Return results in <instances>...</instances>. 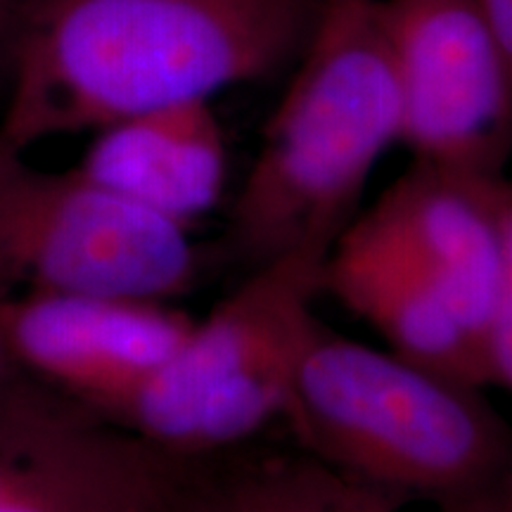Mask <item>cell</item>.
Listing matches in <instances>:
<instances>
[{
	"label": "cell",
	"instance_id": "6da1fadb",
	"mask_svg": "<svg viewBox=\"0 0 512 512\" xmlns=\"http://www.w3.org/2000/svg\"><path fill=\"white\" fill-rule=\"evenodd\" d=\"M320 0H24L0 147L211 102L299 57Z\"/></svg>",
	"mask_w": 512,
	"mask_h": 512
},
{
	"label": "cell",
	"instance_id": "7a4b0ae2",
	"mask_svg": "<svg viewBox=\"0 0 512 512\" xmlns=\"http://www.w3.org/2000/svg\"><path fill=\"white\" fill-rule=\"evenodd\" d=\"M401 102L380 0H320L299 64L233 202L228 238L249 268L328 254L361 211Z\"/></svg>",
	"mask_w": 512,
	"mask_h": 512
},
{
	"label": "cell",
	"instance_id": "3957f363",
	"mask_svg": "<svg viewBox=\"0 0 512 512\" xmlns=\"http://www.w3.org/2000/svg\"><path fill=\"white\" fill-rule=\"evenodd\" d=\"M297 448L392 498L441 510L467 501L512 458V427L482 387L375 349L316 320L283 418Z\"/></svg>",
	"mask_w": 512,
	"mask_h": 512
},
{
	"label": "cell",
	"instance_id": "277c9868",
	"mask_svg": "<svg viewBox=\"0 0 512 512\" xmlns=\"http://www.w3.org/2000/svg\"><path fill=\"white\" fill-rule=\"evenodd\" d=\"M320 252L249 268L150 380L105 418L162 456L192 460L247 446L283 418L323 294Z\"/></svg>",
	"mask_w": 512,
	"mask_h": 512
},
{
	"label": "cell",
	"instance_id": "5b68a950",
	"mask_svg": "<svg viewBox=\"0 0 512 512\" xmlns=\"http://www.w3.org/2000/svg\"><path fill=\"white\" fill-rule=\"evenodd\" d=\"M190 228L0 147V297L121 294L171 299L192 285Z\"/></svg>",
	"mask_w": 512,
	"mask_h": 512
},
{
	"label": "cell",
	"instance_id": "8992f818",
	"mask_svg": "<svg viewBox=\"0 0 512 512\" xmlns=\"http://www.w3.org/2000/svg\"><path fill=\"white\" fill-rule=\"evenodd\" d=\"M415 162L503 176L512 152V79L475 0H380Z\"/></svg>",
	"mask_w": 512,
	"mask_h": 512
},
{
	"label": "cell",
	"instance_id": "52a82bcc",
	"mask_svg": "<svg viewBox=\"0 0 512 512\" xmlns=\"http://www.w3.org/2000/svg\"><path fill=\"white\" fill-rule=\"evenodd\" d=\"M195 320L164 299L86 292L0 297V332L19 366L102 418L176 354Z\"/></svg>",
	"mask_w": 512,
	"mask_h": 512
},
{
	"label": "cell",
	"instance_id": "ba28073f",
	"mask_svg": "<svg viewBox=\"0 0 512 512\" xmlns=\"http://www.w3.org/2000/svg\"><path fill=\"white\" fill-rule=\"evenodd\" d=\"M503 178L413 162L356 216L437 287L484 356L503 280Z\"/></svg>",
	"mask_w": 512,
	"mask_h": 512
},
{
	"label": "cell",
	"instance_id": "9c48e42d",
	"mask_svg": "<svg viewBox=\"0 0 512 512\" xmlns=\"http://www.w3.org/2000/svg\"><path fill=\"white\" fill-rule=\"evenodd\" d=\"M323 294L368 323L384 349L456 380L489 384L475 332L399 249L356 219L325 256Z\"/></svg>",
	"mask_w": 512,
	"mask_h": 512
},
{
	"label": "cell",
	"instance_id": "30bf717a",
	"mask_svg": "<svg viewBox=\"0 0 512 512\" xmlns=\"http://www.w3.org/2000/svg\"><path fill=\"white\" fill-rule=\"evenodd\" d=\"M74 169L190 228L223 197L228 150L211 102H183L95 131Z\"/></svg>",
	"mask_w": 512,
	"mask_h": 512
},
{
	"label": "cell",
	"instance_id": "8fae6325",
	"mask_svg": "<svg viewBox=\"0 0 512 512\" xmlns=\"http://www.w3.org/2000/svg\"><path fill=\"white\" fill-rule=\"evenodd\" d=\"M164 512H399V505L302 448L240 446L207 458H174Z\"/></svg>",
	"mask_w": 512,
	"mask_h": 512
},
{
	"label": "cell",
	"instance_id": "7c38bea8",
	"mask_svg": "<svg viewBox=\"0 0 512 512\" xmlns=\"http://www.w3.org/2000/svg\"><path fill=\"white\" fill-rule=\"evenodd\" d=\"M0 512H119L110 484L88 460L27 463L0 453Z\"/></svg>",
	"mask_w": 512,
	"mask_h": 512
},
{
	"label": "cell",
	"instance_id": "4fadbf2b",
	"mask_svg": "<svg viewBox=\"0 0 512 512\" xmlns=\"http://www.w3.org/2000/svg\"><path fill=\"white\" fill-rule=\"evenodd\" d=\"M17 363L0 332V453L24 458L57 430L67 403Z\"/></svg>",
	"mask_w": 512,
	"mask_h": 512
},
{
	"label": "cell",
	"instance_id": "5bb4252c",
	"mask_svg": "<svg viewBox=\"0 0 512 512\" xmlns=\"http://www.w3.org/2000/svg\"><path fill=\"white\" fill-rule=\"evenodd\" d=\"M503 216V280L489 335H486V373L489 384L512 394V181L501 183Z\"/></svg>",
	"mask_w": 512,
	"mask_h": 512
},
{
	"label": "cell",
	"instance_id": "9a60e30c",
	"mask_svg": "<svg viewBox=\"0 0 512 512\" xmlns=\"http://www.w3.org/2000/svg\"><path fill=\"white\" fill-rule=\"evenodd\" d=\"M441 512H512V458L475 496Z\"/></svg>",
	"mask_w": 512,
	"mask_h": 512
},
{
	"label": "cell",
	"instance_id": "2e32d148",
	"mask_svg": "<svg viewBox=\"0 0 512 512\" xmlns=\"http://www.w3.org/2000/svg\"><path fill=\"white\" fill-rule=\"evenodd\" d=\"M475 3L482 10L489 29L494 31L512 79V0H475Z\"/></svg>",
	"mask_w": 512,
	"mask_h": 512
},
{
	"label": "cell",
	"instance_id": "e0dca14e",
	"mask_svg": "<svg viewBox=\"0 0 512 512\" xmlns=\"http://www.w3.org/2000/svg\"><path fill=\"white\" fill-rule=\"evenodd\" d=\"M22 5L24 0H0V27H3L5 22L15 24L17 12L22 10Z\"/></svg>",
	"mask_w": 512,
	"mask_h": 512
}]
</instances>
